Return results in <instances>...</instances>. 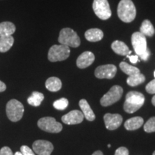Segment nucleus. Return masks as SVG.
<instances>
[{"label":"nucleus","mask_w":155,"mask_h":155,"mask_svg":"<svg viewBox=\"0 0 155 155\" xmlns=\"http://www.w3.org/2000/svg\"><path fill=\"white\" fill-rule=\"evenodd\" d=\"M144 96L138 91H130L126 96L124 109L128 114H133L144 105Z\"/></svg>","instance_id":"nucleus-1"},{"label":"nucleus","mask_w":155,"mask_h":155,"mask_svg":"<svg viewBox=\"0 0 155 155\" xmlns=\"http://www.w3.org/2000/svg\"><path fill=\"white\" fill-rule=\"evenodd\" d=\"M117 14L122 22H131L137 15L134 4L131 0H121L118 5Z\"/></svg>","instance_id":"nucleus-2"},{"label":"nucleus","mask_w":155,"mask_h":155,"mask_svg":"<svg viewBox=\"0 0 155 155\" xmlns=\"http://www.w3.org/2000/svg\"><path fill=\"white\" fill-rule=\"evenodd\" d=\"M60 44L71 48H78L81 45V39L73 29L65 28L62 29L58 37Z\"/></svg>","instance_id":"nucleus-3"},{"label":"nucleus","mask_w":155,"mask_h":155,"mask_svg":"<svg viewBox=\"0 0 155 155\" xmlns=\"http://www.w3.org/2000/svg\"><path fill=\"white\" fill-rule=\"evenodd\" d=\"M24 111L23 104L16 99L10 100L6 106L7 117L12 122H17L22 119Z\"/></svg>","instance_id":"nucleus-4"},{"label":"nucleus","mask_w":155,"mask_h":155,"mask_svg":"<svg viewBox=\"0 0 155 155\" xmlns=\"http://www.w3.org/2000/svg\"><path fill=\"white\" fill-rule=\"evenodd\" d=\"M71 50L69 47L63 45H54L48 51V58L50 62L63 61L68 58Z\"/></svg>","instance_id":"nucleus-5"},{"label":"nucleus","mask_w":155,"mask_h":155,"mask_svg":"<svg viewBox=\"0 0 155 155\" xmlns=\"http://www.w3.org/2000/svg\"><path fill=\"white\" fill-rule=\"evenodd\" d=\"M93 9L98 18L106 20L111 17V10L108 0H94Z\"/></svg>","instance_id":"nucleus-6"},{"label":"nucleus","mask_w":155,"mask_h":155,"mask_svg":"<svg viewBox=\"0 0 155 155\" xmlns=\"http://www.w3.org/2000/svg\"><path fill=\"white\" fill-rule=\"evenodd\" d=\"M38 126L40 129L46 132L59 133L63 129V126L53 117H43L39 119Z\"/></svg>","instance_id":"nucleus-7"},{"label":"nucleus","mask_w":155,"mask_h":155,"mask_svg":"<svg viewBox=\"0 0 155 155\" xmlns=\"http://www.w3.org/2000/svg\"><path fill=\"white\" fill-rule=\"evenodd\" d=\"M123 94V88L120 86H112L101 99V104L103 106H108L115 104L120 100Z\"/></svg>","instance_id":"nucleus-8"},{"label":"nucleus","mask_w":155,"mask_h":155,"mask_svg":"<svg viewBox=\"0 0 155 155\" xmlns=\"http://www.w3.org/2000/svg\"><path fill=\"white\" fill-rule=\"evenodd\" d=\"M131 44L137 55L142 54L147 48L146 36L140 32H136L131 35Z\"/></svg>","instance_id":"nucleus-9"},{"label":"nucleus","mask_w":155,"mask_h":155,"mask_svg":"<svg viewBox=\"0 0 155 155\" xmlns=\"http://www.w3.org/2000/svg\"><path fill=\"white\" fill-rule=\"evenodd\" d=\"M116 72L117 68L112 64L100 65L95 71V76L99 79H112L115 77Z\"/></svg>","instance_id":"nucleus-10"},{"label":"nucleus","mask_w":155,"mask_h":155,"mask_svg":"<svg viewBox=\"0 0 155 155\" xmlns=\"http://www.w3.org/2000/svg\"><path fill=\"white\" fill-rule=\"evenodd\" d=\"M32 150L38 155H50L54 150V147L50 141L37 140L32 144Z\"/></svg>","instance_id":"nucleus-11"},{"label":"nucleus","mask_w":155,"mask_h":155,"mask_svg":"<svg viewBox=\"0 0 155 155\" xmlns=\"http://www.w3.org/2000/svg\"><path fill=\"white\" fill-rule=\"evenodd\" d=\"M104 120L106 129L112 131L121 126L123 118L119 114H106L104 116Z\"/></svg>","instance_id":"nucleus-12"},{"label":"nucleus","mask_w":155,"mask_h":155,"mask_svg":"<svg viewBox=\"0 0 155 155\" xmlns=\"http://www.w3.org/2000/svg\"><path fill=\"white\" fill-rule=\"evenodd\" d=\"M83 119H84V116L82 112L78 110H73L62 116L61 119L65 124L74 125L81 123L83 121Z\"/></svg>","instance_id":"nucleus-13"},{"label":"nucleus","mask_w":155,"mask_h":155,"mask_svg":"<svg viewBox=\"0 0 155 155\" xmlns=\"http://www.w3.org/2000/svg\"><path fill=\"white\" fill-rule=\"evenodd\" d=\"M95 61V55L92 52L85 51L79 55L76 61L78 68L84 69L90 66Z\"/></svg>","instance_id":"nucleus-14"},{"label":"nucleus","mask_w":155,"mask_h":155,"mask_svg":"<svg viewBox=\"0 0 155 155\" xmlns=\"http://www.w3.org/2000/svg\"><path fill=\"white\" fill-rule=\"evenodd\" d=\"M111 49L114 53L119 55L127 56L131 53V51L129 50L127 45L120 40H116L111 44Z\"/></svg>","instance_id":"nucleus-15"},{"label":"nucleus","mask_w":155,"mask_h":155,"mask_svg":"<svg viewBox=\"0 0 155 155\" xmlns=\"http://www.w3.org/2000/svg\"><path fill=\"white\" fill-rule=\"evenodd\" d=\"M79 106H80L81 109L82 110L84 117L88 121H94L95 119H96V116H95L94 111H93L90 105H89L88 101L86 99H81L79 101Z\"/></svg>","instance_id":"nucleus-16"},{"label":"nucleus","mask_w":155,"mask_h":155,"mask_svg":"<svg viewBox=\"0 0 155 155\" xmlns=\"http://www.w3.org/2000/svg\"><path fill=\"white\" fill-rule=\"evenodd\" d=\"M85 38L89 42H98L104 38V32L98 28L89 29L85 32Z\"/></svg>","instance_id":"nucleus-17"},{"label":"nucleus","mask_w":155,"mask_h":155,"mask_svg":"<svg viewBox=\"0 0 155 155\" xmlns=\"http://www.w3.org/2000/svg\"><path fill=\"white\" fill-rule=\"evenodd\" d=\"M143 124H144V119L140 116H136L128 119L124 123V127L128 131H134L139 129L143 125Z\"/></svg>","instance_id":"nucleus-18"},{"label":"nucleus","mask_w":155,"mask_h":155,"mask_svg":"<svg viewBox=\"0 0 155 155\" xmlns=\"http://www.w3.org/2000/svg\"><path fill=\"white\" fill-rule=\"evenodd\" d=\"M16 31V27L11 22H2L0 23V37L11 36Z\"/></svg>","instance_id":"nucleus-19"},{"label":"nucleus","mask_w":155,"mask_h":155,"mask_svg":"<svg viewBox=\"0 0 155 155\" xmlns=\"http://www.w3.org/2000/svg\"><path fill=\"white\" fill-rule=\"evenodd\" d=\"M45 87L51 92H57L62 88V82L57 77H50L46 81Z\"/></svg>","instance_id":"nucleus-20"},{"label":"nucleus","mask_w":155,"mask_h":155,"mask_svg":"<svg viewBox=\"0 0 155 155\" xmlns=\"http://www.w3.org/2000/svg\"><path fill=\"white\" fill-rule=\"evenodd\" d=\"M15 40L12 35L0 37V53H6L12 47Z\"/></svg>","instance_id":"nucleus-21"},{"label":"nucleus","mask_w":155,"mask_h":155,"mask_svg":"<svg viewBox=\"0 0 155 155\" xmlns=\"http://www.w3.org/2000/svg\"><path fill=\"white\" fill-rule=\"evenodd\" d=\"M140 32L145 36L152 37L155 33L154 26L148 19H145L143 21L142 24L140 27Z\"/></svg>","instance_id":"nucleus-22"},{"label":"nucleus","mask_w":155,"mask_h":155,"mask_svg":"<svg viewBox=\"0 0 155 155\" xmlns=\"http://www.w3.org/2000/svg\"><path fill=\"white\" fill-rule=\"evenodd\" d=\"M44 100V95L38 91H34L28 98V103L32 106H39Z\"/></svg>","instance_id":"nucleus-23"},{"label":"nucleus","mask_w":155,"mask_h":155,"mask_svg":"<svg viewBox=\"0 0 155 155\" xmlns=\"http://www.w3.org/2000/svg\"><path fill=\"white\" fill-rule=\"evenodd\" d=\"M145 81V76L141 73H138L133 75H130L127 79V83L130 86H137L141 84Z\"/></svg>","instance_id":"nucleus-24"},{"label":"nucleus","mask_w":155,"mask_h":155,"mask_svg":"<svg viewBox=\"0 0 155 155\" xmlns=\"http://www.w3.org/2000/svg\"><path fill=\"white\" fill-rule=\"evenodd\" d=\"M119 67L121 71L124 73H126V74L129 75V76L140 73V71H139L138 68L132 66V65H129V64L125 63V62H121L119 64Z\"/></svg>","instance_id":"nucleus-25"},{"label":"nucleus","mask_w":155,"mask_h":155,"mask_svg":"<svg viewBox=\"0 0 155 155\" xmlns=\"http://www.w3.org/2000/svg\"><path fill=\"white\" fill-rule=\"evenodd\" d=\"M68 106V100L65 98H62L53 103V107L58 110L65 109Z\"/></svg>","instance_id":"nucleus-26"},{"label":"nucleus","mask_w":155,"mask_h":155,"mask_svg":"<svg viewBox=\"0 0 155 155\" xmlns=\"http://www.w3.org/2000/svg\"><path fill=\"white\" fill-rule=\"evenodd\" d=\"M144 130L147 133L155 132V116L150 118L144 124Z\"/></svg>","instance_id":"nucleus-27"},{"label":"nucleus","mask_w":155,"mask_h":155,"mask_svg":"<svg viewBox=\"0 0 155 155\" xmlns=\"http://www.w3.org/2000/svg\"><path fill=\"white\" fill-rule=\"evenodd\" d=\"M146 91L148 94H155V79L151 81L146 86Z\"/></svg>","instance_id":"nucleus-28"},{"label":"nucleus","mask_w":155,"mask_h":155,"mask_svg":"<svg viewBox=\"0 0 155 155\" xmlns=\"http://www.w3.org/2000/svg\"><path fill=\"white\" fill-rule=\"evenodd\" d=\"M20 151L23 155H35L32 150H31L30 147L26 146V145H23L21 147Z\"/></svg>","instance_id":"nucleus-29"},{"label":"nucleus","mask_w":155,"mask_h":155,"mask_svg":"<svg viewBox=\"0 0 155 155\" xmlns=\"http://www.w3.org/2000/svg\"><path fill=\"white\" fill-rule=\"evenodd\" d=\"M114 155H129V150L126 147H119L116 150Z\"/></svg>","instance_id":"nucleus-30"},{"label":"nucleus","mask_w":155,"mask_h":155,"mask_svg":"<svg viewBox=\"0 0 155 155\" xmlns=\"http://www.w3.org/2000/svg\"><path fill=\"white\" fill-rule=\"evenodd\" d=\"M0 155H14L12 151L8 147H4L0 150Z\"/></svg>","instance_id":"nucleus-31"},{"label":"nucleus","mask_w":155,"mask_h":155,"mask_svg":"<svg viewBox=\"0 0 155 155\" xmlns=\"http://www.w3.org/2000/svg\"><path fill=\"white\" fill-rule=\"evenodd\" d=\"M150 54H151L150 53V50L148 48H147V50H145L144 53L141 54V55H139V57L141 58V59L142 60V61H148L149 58H150Z\"/></svg>","instance_id":"nucleus-32"},{"label":"nucleus","mask_w":155,"mask_h":155,"mask_svg":"<svg viewBox=\"0 0 155 155\" xmlns=\"http://www.w3.org/2000/svg\"><path fill=\"white\" fill-rule=\"evenodd\" d=\"M128 58H129V61H130V62L131 63H137V62H138L139 61V55H127Z\"/></svg>","instance_id":"nucleus-33"},{"label":"nucleus","mask_w":155,"mask_h":155,"mask_svg":"<svg viewBox=\"0 0 155 155\" xmlns=\"http://www.w3.org/2000/svg\"><path fill=\"white\" fill-rule=\"evenodd\" d=\"M6 89H7V86H6L5 83L0 81V93L4 92Z\"/></svg>","instance_id":"nucleus-34"},{"label":"nucleus","mask_w":155,"mask_h":155,"mask_svg":"<svg viewBox=\"0 0 155 155\" xmlns=\"http://www.w3.org/2000/svg\"><path fill=\"white\" fill-rule=\"evenodd\" d=\"M92 155H104V154H103L101 151L98 150V151H96V152H95Z\"/></svg>","instance_id":"nucleus-35"},{"label":"nucleus","mask_w":155,"mask_h":155,"mask_svg":"<svg viewBox=\"0 0 155 155\" xmlns=\"http://www.w3.org/2000/svg\"><path fill=\"white\" fill-rule=\"evenodd\" d=\"M152 103L153 106H155V95H154V96H153V98H152Z\"/></svg>","instance_id":"nucleus-36"},{"label":"nucleus","mask_w":155,"mask_h":155,"mask_svg":"<svg viewBox=\"0 0 155 155\" xmlns=\"http://www.w3.org/2000/svg\"><path fill=\"white\" fill-rule=\"evenodd\" d=\"M14 155H23L21 152H17Z\"/></svg>","instance_id":"nucleus-37"},{"label":"nucleus","mask_w":155,"mask_h":155,"mask_svg":"<svg viewBox=\"0 0 155 155\" xmlns=\"http://www.w3.org/2000/svg\"><path fill=\"white\" fill-rule=\"evenodd\" d=\"M108 148H110V147H111V145H110V144H108Z\"/></svg>","instance_id":"nucleus-38"},{"label":"nucleus","mask_w":155,"mask_h":155,"mask_svg":"<svg viewBox=\"0 0 155 155\" xmlns=\"http://www.w3.org/2000/svg\"><path fill=\"white\" fill-rule=\"evenodd\" d=\"M152 155H155V151L154 152V153H153V154Z\"/></svg>","instance_id":"nucleus-39"},{"label":"nucleus","mask_w":155,"mask_h":155,"mask_svg":"<svg viewBox=\"0 0 155 155\" xmlns=\"http://www.w3.org/2000/svg\"><path fill=\"white\" fill-rule=\"evenodd\" d=\"M154 78H155V71H154Z\"/></svg>","instance_id":"nucleus-40"}]
</instances>
